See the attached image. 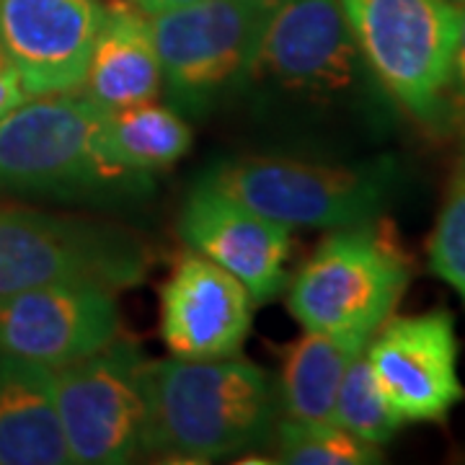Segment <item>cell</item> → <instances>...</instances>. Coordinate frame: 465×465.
Wrapping results in <instances>:
<instances>
[{"label":"cell","mask_w":465,"mask_h":465,"mask_svg":"<svg viewBox=\"0 0 465 465\" xmlns=\"http://www.w3.org/2000/svg\"><path fill=\"white\" fill-rule=\"evenodd\" d=\"M280 421V393L264 367L223 360H148L143 452L213 463L264 448Z\"/></svg>","instance_id":"cell-1"},{"label":"cell","mask_w":465,"mask_h":465,"mask_svg":"<svg viewBox=\"0 0 465 465\" xmlns=\"http://www.w3.org/2000/svg\"><path fill=\"white\" fill-rule=\"evenodd\" d=\"M104 116L81 88L29 96L0 116V192L57 200H114L145 192L150 179L106 158Z\"/></svg>","instance_id":"cell-2"},{"label":"cell","mask_w":465,"mask_h":465,"mask_svg":"<svg viewBox=\"0 0 465 465\" xmlns=\"http://www.w3.org/2000/svg\"><path fill=\"white\" fill-rule=\"evenodd\" d=\"M414 262L393 223L375 217L331 231L300 266L287 308L305 331L375 333L393 316Z\"/></svg>","instance_id":"cell-3"},{"label":"cell","mask_w":465,"mask_h":465,"mask_svg":"<svg viewBox=\"0 0 465 465\" xmlns=\"http://www.w3.org/2000/svg\"><path fill=\"white\" fill-rule=\"evenodd\" d=\"M202 182L290 231H336L381 217L399 183V166L393 158L344 166L292 155H246L220 163Z\"/></svg>","instance_id":"cell-4"},{"label":"cell","mask_w":465,"mask_h":465,"mask_svg":"<svg viewBox=\"0 0 465 465\" xmlns=\"http://www.w3.org/2000/svg\"><path fill=\"white\" fill-rule=\"evenodd\" d=\"M375 84L416 122L450 112L460 5L450 0H339Z\"/></svg>","instance_id":"cell-5"},{"label":"cell","mask_w":465,"mask_h":465,"mask_svg":"<svg viewBox=\"0 0 465 465\" xmlns=\"http://www.w3.org/2000/svg\"><path fill=\"white\" fill-rule=\"evenodd\" d=\"M150 266L148 243L91 217L0 207V298L50 282L134 287Z\"/></svg>","instance_id":"cell-6"},{"label":"cell","mask_w":465,"mask_h":465,"mask_svg":"<svg viewBox=\"0 0 465 465\" xmlns=\"http://www.w3.org/2000/svg\"><path fill=\"white\" fill-rule=\"evenodd\" d=\"M277 0H194L150 14L168 101L204 114L249 85L256 42Z\"/></svg>","instance_id":"cell-7"},{"label":"cell","mask_w":465,"mask_h":465,"mask_svg":"<svg viewBox=\"0 0 465 465\" xmlns=\"http://www.w3.org/2000/svg\"><path fill=\"white\" fill-rule=\"evenodd\" d=\"M145 365L143 347L119 333L96 354L54 370L70 463L122 465L143 455Z\"/></svg>","instance_id":"cell-8"},{"label":"cell","mask_w":465,"mask_h":465,"mask_svg":"<svg viewBox=\"0 0 465 465\" xmlns=\"http://www.w3.org/2000/svg\"><path fill=\"white\" fill-rule=\"evenodd\" d=\"M367 73L339 0H277L259 34L249 84L336 101L354 94Z\"/></svg>","instance_id":"cell-9"},{"label":"cell","mask_w":465,"mask_h":465,"mask_svg":"<svg viewBox=\"0 0 465 465\" xmlns=\"http://www.w3.org/2000/svg\"><path fill=\"white\" fill-rule=\"evenodd\" d=\"M122 333L114 290L99 282H50L0 298V354L65 367Z\"/></svg>","instance_id":"cell-10"},{"label":"cell","mask_w":465,"mask_h":465,"mask_svg":"<svg viewBox=\"0 0 465 465\" xmlns=\"http://www.w3.org/2000/svg\"><path fill=\"white\" fill-rule=\"evenodd\" d=\"M458 354L455 318L448 311L385 318L365 349L375 381L406 424L445 421L465 399Z\"/></svg>","instance_id":"cell-11"},{"label":"cell","mask_w":465,"mask_h":465,"mask_svg":"<svg viewBox=\"0 0 465 465\" xmlns=\"http://www.w3.org/2000/svg\"><path fill=\"white\" fill-rule=\"evenodd\" d=\"M104 14L101 0H0V54L26 96L81 88Z\"/></svg>","instance_id":"cell-12"},{"label":"cell","mask_w":465,"mask_h":465,"mask_svg":"<svg viewBox=\"0 0 465 465\" xmlns=\"http://www.w3.org/2000/svg\"><path fill=\"white\" fill-rule=\"evenodd\" d=\"M179 235L186 249L231 272L253 302L280 295L292 249L290 228L200 182L183 202Z\"/></svg>","instance_id":"cell-13"},{"label":"cell","mask_w":465,"mask_h":465,"mask_svg":"<svg viewBox=\"0 0 465 465\" xmlns=\"http://www.w3.org/2000/svg\"><path fill=\"white\" fill-rule=\"evenodd\" d=\"M253 305L231 272L189 249L161 287V339L179 360L235 357L249 339Z\"/></svg>","instance_id":"cell-14"},{"label":"cell","mask_w":465,"mask_h":465,"mask_svg":"<svg viewBox=\"0 0 465 465\" xmlns=\"http://www.w3.org/2000/svg\"><path fill=\"white\" fill-rule=\"evenodd\" d=\"M163 88L150 14L133 0L106 3L85 67L84 91L104 112L155 101Z\"/></svg>","instance_id":"cell-15"},{"label":"cell","mask_w":465,"mask_h":465,"mask_svg":"<svg viewBox=\"0 0 465 465\" xmlns=\"http://www.w3.org/2000/svg\"><path fill=\"white\" fill-rule=\"evenodd\" d=\"M54 370L0 354V465H67Z\"/></svg>","instance_id":"cell-16"},{"label":"cell","mask_w":465,"mask_h":465,"mask_svg":"<svg viewBox=\"0 0 465 465\" xmlns=\"http://www.w3.org/2000/svg\"><path fill=\"white\" fill-rule=\"evenodd\" d=\"M372 333L305 331L290 349L277 385L280 416L300 421L333 419V401L349 365L367 349Z\"/></svg>","instance_id":"cell-17"},{"label":"cell","mask_w":465,"mask_h":465,"mask_svg":"<svg viewBox=\"0 0 465 465\" xmlns=\"http://www.w3.org/2000/svg\"><path fill=\"white\" fill-rule=\"evenodd\" d=\"M101 145L116 168L150 179L179 163L192 148V130L182 112L155 101L106 112Z\"/></svg>","instance_id":"cell-18"},{"label":"cell","mask_w":465,"mask_h":465,"mask_svg":"<svg viewBox=\"0 0 465 465\" xmlns=\"http://www.w3.org/2000/svg\"><path fill=\"white\" fill-rule=\"evenodd\" d=\"M277 463L290 465H372L381 463L378 445L354 437L333 419L329 421H300L282 419L274 430Z\"/></svg>","instance_id":"cell-19"},{"label":"cell","mask_w":465,"mask_h":465,"mask_svg":"<svg viewBox=\"0 0 465 465\" xmlns=\"http://www.w3.org/2000/svg\"><path fill=\"white\" fill-rule=\"evenodd\" d=\"M333 421L354 437L378 448L391 442L406 424L385 399L370 370L365 351L349 365L347 375L339 385V393L333 401Z\"/></svg>","instance_id":"cell-20"},{"label":"cell","mask_w":465,"mask_h":465,"mask_svg":"<svg viewBox=\"0 0 465 465\" xmlns=\"http://www.w3.org/2000/svg\"><path fill=\"white\" fill-rule=\"evenodd\" d=\"M427 256L430 269L460 295L465 305V171L450 183L427 243Z\"/></svg>","instance_id":"cell-21"},{"label":"cell","mask_w":465,"mask_h":465,"mask_svg":"<svg viewBox=\"0 0 465 465\" xmlns=\"http://www.w3.org/2000/svg\"><path fill=\"white\" fill-rule=\"evenodd\" d=\"M448 101L450 109L458 112V116L465 122V0L460 3V32H458V45H455V57H452Z\"/></svg>","instance_id":"cell-22"},{"label":"cell","mask_w":465,"mask_h":465,"mask_svg":"<svg viewBox=\"0 0 465 465\" xmlns=\"http://www.w3.org/2000/svg\"><path fill=\"white\" fill-rule=\"evenodd\" d=\"M29 99L24 85L18 81L16 70L8 65L0 54V116H5L11 109H16L18 104Z\"/></svg>","instance_id":"cell-23"},{"label":"cell","mask_w":465,"mask_h":465,"mask_svg":"<svg viewBox=\"0 0 465 465\" xmlns=\"http://www.w3.org/2000/svg\"><path fill=\"white\" fill-rule=\"evenodd\" d=\"M186 3H194V0H148L145 3V11L148 14H158V11H168V8H179Z\"/></svg>","instance_id":"cell-24"},{"label":"cell","mask_w":465,"mask_h":465,"mask_svg":"<svg viewBox=\"0 0 465 465\" xmlns=\"http://www.w3.org/2000/svg\"><path fill=\"white\" fill-rule=\"evenodd\" d=\"M133 3H137V5H143V8H145V3H148V0H133Z\"/></svg>","instance_id":"cell-25"},{"label":"cell","mask_w":465,"mask_h":465,"mask_svg":"<svg viewBox=\"0 0 465 465\" xmlns=\"http://www.w3.org/2000/svg\"><path fill=\"white\" fill-rule=\"evenodd\" d=\"M450 3H455V5H460V3H463V0H450Z\"/></svg>","instance_id":"cell-26"}]
</instances>
